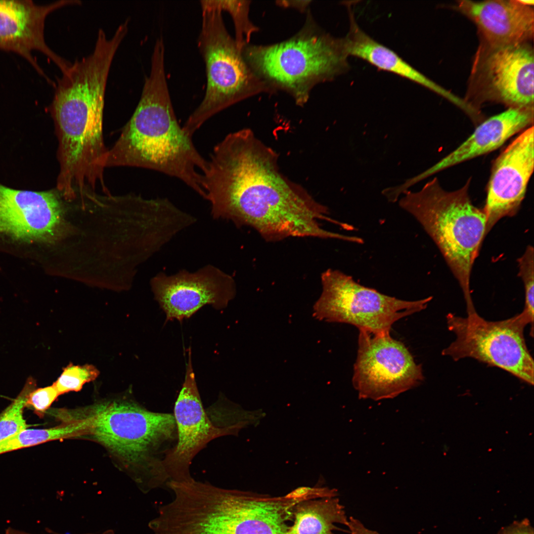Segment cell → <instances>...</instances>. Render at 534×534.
I'll return each mask as SVG.
<instances>
[{
  "mask_svg": "<svg viewBox=\"0 0 534 534\" xmlns=\"http://www.w3.org/2000/svg\"><path fill=\"white\" fill-rule=\"evenodd\" d=\"M534 59L528 43L496 47L481 44L464 99L478 110L486 102L534 108Z\"/></svg>",
  "mask_w": 534,
  "mask_h": 534,
  "instance_id": "8fae6325",
  "label": "cell"
},
{
  "mask_svg": "<svg viewBox=\"0 0 534 534\" xmlns=\"http://www.w3.org/2000/svg\"><path fill=\"white\" fill-rule=\"evenodd\" d=\"M89 428L88 420L81 418L47 429H26L0 442V454L49 441L87 435Z\"/></svg>",
  "mask_w": 534,
  "mask_h": 534,
  "instance_id": "44dd1931",
  "label": "cell"
},
{
  "mask_svg": "<svg viewBox=\"0 0 534 534\" xmlns=\"http://www.w3.org/2000/svg\"><path fill=\"white\" fill-rule=\"evenodd\" d=\"M471 179L447 191L435 178L419 191L407 190L400 208L420 223L442 253L462 290L467 312L475 311L470 289L472 267L487 233V217L468 194Z\"/></svg>",
  "mask_w": 534,
  "mask_h": 534,
  "instance_id": "277c9868",
  "label": "cell"
},
{
  "mask_svg": "<svg viewBox=\"0 0 534 534\" xmlns=\"http://www.w3.org/2000/svg\"><path fill=\"white\" fill-rule=\"evenodd\" d=\"M164 57V44L156 42L139 101L119 138L108 150L106 167H137L160 172L180 179L203 198L201 173L207 160L177 120Z\"/></svg>",
  "mask_w": 534,
  "mask_h": 534,
  "instance_id": "3957f363",
  "label": "cell"
},
{
  "mask_svg": "<svg viewBox=\"0 0 534 534\" xmlns=\"http://www.w3.org/2000/svg\"><path fill=\"white\" fill-rule=\"evenodd\" d=\"M85 417L89 422L88 435L138 473L137 482L149 491L158 464L177 441L174 414L151 411L131 400H114L94 406Z\"/></svg>",
  "mask_w": 534,
  "mask_h": 534,
  "instance_id": "8992f818",
  "label": "cell"
},
{
  "mask_svg": "<svg viewBox=\"0 0 534 534\" xmlns=\"http://www.w3.org/2000/svg\"><path fill=\"white\" fill-rule=\"evenodd\" d=\"M278 154L249 128L227 134L201 173L204 198L214 219L249 226L267 241L289 237L332 238L320 220L328 208L279 170Z\"/></svg>",
  "mask_w": 534,
  "mask_h": 534,
  "instance_id": "6da1fadb",
  "label": "cell"
},
{
  "mask_svg": "<svg viewBox=\"0 0 534 534\" xmlns=\"http://www.w3.org/2000/svg\"><path fill=\"white\" fill-rule=\"evenodd\" d=\"M336 524L348 526L344 506L336 496L311 498L297 504L288 534H334Z\"/></svg>",
  "mask_w": 534,
  "mask_h": 534,
  "instance_id": "ffe728a7",
  "label": "cell"
},
{
  "mask_svg": "<svg viewBox=\"0 0 534 534\" xmlns=\"http://www.w3.org/2000/svg\"><path fill=\"white\" fill-rule=\"evenodd\" d=\"M311 1V0H280L276 2L280 6L296 8L301 12H304L307 10Z\"/></svg>",
  "mask_w": 534,
  "mask_h": 534,
  "instance_id": "83f0119b",
  "label": "cell"
},
{
  "mask_svg": "<svg viewBox=\"0 0 534 534\" xmlns=\"http://www.w3.org/2000/svg\"><path fill=\"white\" fill-rule=\"evenodd\" d=\"M35 387L33 380L28 381L16 398L0 414V442L27 429L23 411Z\"/></svg>",
  "mask_w": 534,
  "mask_h": 534,
  "instance_id": "603a6c76",
  "label": "cell"
},
{
  "mask_svg": "<svg viewBox=\"0 0 534 534\" xmlns=\"http://www.w3.org/2000/svg\"><path fill=\"white\" fill-rule=\"evenodd\" d=\"M321 281L322 293L314 306L316 318L373 334L389 333L397 321L424 310L432 299L400 300L361 285L336 269L325 270Z\"/></svg>",
  "mask_w": 534,
  "mask_h": 534,
  "instance_id": "9c48e42d",
  "label": "cell"
},
{
  "mask_svg": "<svg viewBox=\"0 0 534 534\" xmlns=\"http://www.w3.org/2000/svg\"><path fill=\"white\" fill-rule=\"evenodd\" d=\"M118 48L114 41L97 38L92 52L72 63L55 84L49 108L58 142L56 187L64 192L105 186L108 153L103 135L105 93Z\"/></svg>",
  "mask_w": 534,
  "mask_h": 534,
  "instance_id": "7a4b0ae2",
  "label": "cell"
},
{
  "mask_svg": "<svg viewBox=\"0 0 534 534\" xmlns=\"http://www.w3.org/2000/svg\"><path fill=\"white\" fill-rule=\"evenodd\" d=\"M497 534H534V532L530 520L524 518L502 528Z\"/></svg>",
  "mask_w": 534,
  "mask_h": 534,
  "instance_id": "4316f807",
  "label": "cell"
},
{
  "mask_svg": "<svg viewBox=\"0 0 534 534\" xmlns=\"http://www.w3.org/2000/svg\"><path fill=\"white\" fill-rule=\"evenodd\" d=\"M98 374V370L92 365L70 364L63 369L53 385L60 395L71 391L78 392L85 383L94 380Z\"/></svg>",
  "mask_w": 534,
  "mask_h": 534,
  "instance_id": "cb8c5ba5",
  "label": "cell"
},
{
  "mask_svg": "<svg viewBox=\"0 0 534 534\" xmlns=\"http://www.w3.org/2000/svg\"><path fill=\"white\" fill-rule=\"evenodd\" d=\"M352 383L360 399L394 398L423 381L420 364L401 342L389 333L359 330Z\"/></svg>",
  "mask_w": 534,
  "mask_h": 534,
  "instance_id": "4fadbf2b",
  "label": "cell"
},
{
  "mask_svg": "<svg viewBox=\"0 0 534 534\" xmlns=\"http://www.w3.org/2000/svg\"><path fill=\"white\" fill-rule=\"evenodd\" d=\"M448 329L455 340L442 354L454 360L472 358L501 368L534 384V362L524 337L525 328L534 321L524 312L506 319L489 321L476 312L465 317L448 313Z\"/></svg>",
  "mask_w": 534,
  "mask_h": 534,
  "instance_id": "ba28073f",
  "label": "cell"
},
{
  "mask_svg": "<svg viewBox=\"0 0 534 534\" xmlns=\"http://www.w3.org/2000/svg\"><path fill=\"white\" fill-rule=\"evenodd\" d=\"M519 2L523 5L526 6H531L534 5V1L533 0H517Z\"/></svg>",
  "mask_w": 534,
  "mask_h": 534,
  "instance_id": "f546056e",
  "label": "cell"
},
{
  "mask_svg": "<svg viewBox=\"0 0 534 534\" xmlns=\"http://www.w3.org/2000/svg\"><path fill=\"white\" fill-rule=\"evenodd\" d=\"M150 284L155 299L166 313V321H181L206 305L223 309L236 293L233 278L211 265L194 272L182 269L171 275L160 272Z\"/></svg>",
  "mask_w": 534,
  "mask_h": 534,
  "instance_id": "5bb4252c",
  "label": "cell"
},
{
  "mask_svg": "<svg viewBox=\"0 0 534 534\" xmlns=\"http://www.w3.org/2000/svg\"><path fill=\"white\" fill-rule=\"evenodd\" d=\"M200 4L202 10H225L230 14L234 25V40L241 50L249 44L252 35L258 31L249 19V0H201Z\"/></svg>",
  "mask_w": 534,
  "mask_h": 534,
  "instance_id": "7402d4cb",
  "label": "cell"
},
{
  "mask_svg": "<svg viewBox=\"0 0 534 534\" xmlns=\"http://www.w3.org/2000/svg\"><path fill=\"white\" fill-rule=\"evenodd\" d=\"M534 147L532 126L519 133L494 160L483 208L487 234L501 219L518 212L534 171Z\"/></svg>",
  "mask_w": 534,
  "mask_h": 534,
  "instance_id": "9a60e30c",
  "label": "cell"
},
{
  "mask_svg": "<svg viewBox=\"0 0 534 534\" xmlns=\"http://www.w3.org/2000/svg\"><path fill=\"white\" fill-rule=\"evenodd\" d=\"M198 45L205 64L207 87L202 102L182 127L191 136L227 107L254 95L274 92L247 64L225 27L221 11L202 10Z\"/></svg>",
  "mask_w": 534,
  "mask_h": 534,
  "instance_id": "52a82bcc",
  "label": "cell"
},
{
  "mask_svg": "<svg viewBox=\"0 0 534 534\" xmlns=\"http://www.w3.org/2000/svg\"><path fill=\"white\" fill-rule=\"evenodd\" d=\"M454 7L475 24L481 44L504 46L533 39L534 9L517 0H463L457 1Z\"/></svg>",
  "mask_w": 534,
  "mask_h": 534,
  "instance_id": "e0dca14e",
  "label": "cell"
},
{
  "mask_svg": "<svg viewBox=\"0 0 534 534\" xmlns=\"http://www.w3.org/2000/svg\"><path fill=\"white\" fill-rule=\"evenodd\" d=\"M63 198L56 188L33 191L0 182V253L38 261L60 234Z\"/></svg>",
  "mask_w": 534,
  "mask_h": 534,
  "instance_id": "30bf717a",
  "label": "cell"
},
{
  "mask_svg": "<svg viewBox=\"0 0 534 534\" xmlns=\"http://www.w3.org/2000/svg\"><path fill=\"white\" fill-rule=\"evenodd\" d=\"M81 2L77 0H60L43 5L30 0H0V49L22 56L51 84L52 81L38 65L32 52L37 50L43 53L61 73L68 69L71 63L54 52L45 42V22L53 11Z\"/></svg>",
  "mask_w": 534,
  "mask_h": 534,
  "instance_id": "2e32d148",
  "label": "cell"
},
{
  "mask_svg": "<svg viewBox=\"0 0 534 534\" xmlns=\"http://www.w3.org/2000/svg\"><path fill=\"white\" fill-rule=\"evenodd\" d=\"M534 248L528 246L521 257L518 259L519 276L525 287V301L523 312L534 320Z\"/></svg>",
  "mask_w": 534,
  "mask_h": 534,
  "instance_id": "d4e9b609",
  "label": "cell"
},
{
  "mask_svg": "<svg viewBox=\"0 0 534 534\" xmlns=\"http://www.w3.org/2000/svg\"><path fill=\"white\" fill-rule=\"evenodd\" d=\"M177 441L168 450L156 470L154 488L167 486L172 482H188L193 459L211 441L220 437L236 435L244 426H225L214 421L205 410L196 385L188 351L184 381L174 407Z\"/></svg>",
  "mask_w": 534,
  "mask_h": 534,
  "instance_id": "7c38bea8",
  "label": "cell"
},
{
  "mask_svg": "<svg viewBox=\"0 0 534 534\" xmlns=\"http://www.w3.org/2000/svg\"><path fill=\"white\" fill-rule=\"evenodd\" d=\"M349 29L343 38L348 56L365 60L380 70L387 71L418 84L445 98L464 112L469 106L467 102L440 86L404 61L396 52L378 43L359 27L351 6L347 7Z\"/></svg>",
  "mask_w": 534,
  "mask_h": 534,
  "instance_id": "d6986e66",
  "label": "cell"
},
{
  "mask_svg": "<svg viewBox=\"0 0 534 534\" xmlns=\"http://www.w3.org/2000/svg\"><path fill=\"white\" fill-rule=\"evenodd\" d=\"M60 395L53 385L35 389L29 395L27 406L32 407L40 413L46 411Z\"/></svg>",
  "mask_w": 534,
  "mask_h": 534,
  "instance_id": "484cf974",
  "label": "cell"
},
{
  "mask_svg": "<svg viewBox=\"0 0 534 534\" xmlns=\"http://www.w3.org/2000/svg\"><path fill=\"white\" fill-rule=\"evenodd\" d=\"M251 70L274 92L282 90L303 106L316 85L332 81L350 68L343 38L321 29L309 12L295 35L269 45L248 44L242 50Z\"/></svg>",
  "mask_w": 534,
  "mask_h": 534,
  "instance_id": "5b68a950",
  "label": "cell"
},
{
  "mask_svg": "<svg viewBox=\"0 0 534 534\" xmlns=\"http://www.w3.org/2000/svg\"><path fill=\"white\" fill-rule=\"evenodd\" d=\"M5 534H30L28 533L16 530L11 527L7 528L5 532ZM101 534H115L114 532L112 530H108L104 531Z\"/></svg>",
  "mask_w": 534,
  "mask_h": 534,
  "instance_id": "f1b7e54d",
  "label": "cell"
},
{
  "mask_svg": "<svg viewBox=\"0 0 534 534\" xmlns=\"http://www.w3.org/2000/svg\"><path fill=\"white\" fill-rule=\"evenodd\" d=\"M534 108H508L484 120L472 134L454 150L424 172L406 179L402 183L409 189L427 178L445 169L491 152L514 135L531 127Z\"/></svg>",
  "mask_w": 534,
  "mask_h": 534,
  "instance_id": "ac0fdd59",
  "label": "cell"
}]
</instances>
